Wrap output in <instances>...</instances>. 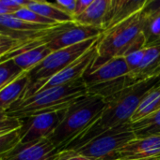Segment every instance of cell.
Instances as JSON below:
<instances>
[{
  "mask_svg": "<svg viewBox=\"0 0 160 160\" xmlns=\"http://www.w3.org/2000/svg\"><path fill=\"white\" fill-rule=\"evenodd\" d=\"M56 160H94L85 156L80 155L79 153L73 150H63L58 152Z\"/></svg>",
  "mask_w": 160,
  "mask_h": 160,
  "instance_id": "f1b7e54d",
  "label": "cell"
},
{
  "mask_svg": "<svg viewBox=\"0 0 160 160\" xmlns=\"http://www.w3.org/2000/svg\"><path fill=\"white\" fill-rule=\"evenodd\" d=\"M143 9L129 19L105 31L97 44L98 55L92 68H97L115 57L127 54L146 48L142 34Z\"/></svg>",
  "mask_w": 160,
  "mask_h": 160,
  "instance_id": "7a4b0ae2",
  "label": "cell"
},
{
  "mask_svg": "<svg viewBox=\"0 0 160 160\" xmlns=\"http://www.w3.org/2000/svg\"><path fill=\"white\" fill-rule=\"evenodd\" d=\"M127 77L131 85L150 79L160 78V45L146 47L145 55L141 66Z\"/></svg>",
  "mask_w": 160,
  "mask_h": 160,
  "instance_id": "5bb4252c",
  "label": "cell"
},
{
  "mask_svg": "<svg viewBox=\"0 0 160 160\" xmlns=\"http://www.w3.org/2000/svg\"><path fill=\"white\" fill-rule=\"evenodd\" d=\"M98 41H99V39L82 56H80L78 59L74 61L71 65H69L67 68L62 69L57 75L52 77L40 89V91L46 90V89L56 87V86L64 85L67 83H71V82H74L75 81L82 79V77L86 73V71L93 67V65L97 59V55H98L97 44H98Z\"/></svg>",
  "mask_w": 160,
  "mask_h": 160,
  "instance_id": "30bf717a",
  "label": "cell"
},
{
  "mask_svg": "<svg viewBox=\"0 0 160 160\" xmlns=\"http://www.w3.org/2000/svg\"><path fill=\"white\" fill-rule=\"evenodd\" d=\"M29 9L39 13L40 15L50 19L58 23H65L74 22V18L58 8L53 5V3H48L45 1H36L30 0L28 5L26 6Z\"/></svg>",
  "mask_w": 160,
  "mask_h": 160,
  "instance_id": "d6986e66",
  "label": "cell"
},
{
  "mask_svg": "<svg viewBox=\"0 0 160 160\" xmlns=\"http://www.w3.org/2000/svg\"><path fill=\"white\" fill-rule=\"evenodd\" d=\"M51 52H53L45 44L32 49L21 55H18L12 60H14L15 64L24 72H28L37 65H39L41 61H43Z\"/></svg>",
  "mask_w": 160,
  "mask_h": 160,
  "instance_id": "ffe728a7",
  "label": "cell"
},
{
  "mask_svg": "<svg viewBox=\"0 0 160 160\" xmlns=\"http://www.w3.org/2000/svg\"><path fill=\"white\" fill-rule=\"evenodd\" d=\"M7 117H8V116H7L6 112H3V111L0 110V121L3 120V119H5V118H7Z\"/></svg>",
  "mask_w": 160,
  "mask_h": 160,
  "instance_id": "1f68e13d",
  "label": "cell"
},
{
  "mask_svg": "<svg viewBox=\"0 0 160 160\" xmlns=\"http://www.w3.org/2000/svg\"><path fill=\"white\" fill-rule=\"evenodd\" d=\"M0 160H1V158H0Z\"/></svg>",
  "mask_w": 160,
  "mask_h": 160,
  "instance_id": "836d02e7",
  "label": "cell"
},
{
  "mask_svg": "<svg viewBox=\"0 0 160 160\" xmlns=\"http://www.w3.org/2000/svg\"><path fill=\"white\" fill-rule=\"evenodd\" d=\"M135 139L136 135L131 123H127L108 129L73 151L94 160H118L119 151Z\"/></svg>",
  "mask_w": 160,
  "mask_h": 160,
  "instance_id": "52a82bcc",
  "label": "cell"
},
{
  "mask_svg": "<svg viewBox=\"0 0 160 160\" xmlns=\"http://www.w3.org/2000/svg\"><path fill=\"white\" fill-rule=\"evenodd\" d=\"M145 51H146V48H143L141 50H138V51L133 52L127 54L126 56H124L125 62H126L128 69H129L128 75L135 72L139 68V67L141 66V64L144 58Z\"/></svg>",
  "mask_w": 160,
  "mask_h": 160,
  "instance_id": "d4e9b609",
  "label": "cell"
},
{
  "mask_svg": "<svg viewBox=\"0 0 160 160\" xmlns=\"http://www.w3.org/2000/svg\"><path fill=\"white\" fill-rule=\"evenodd\" d=\"M99 38L100 37L91 38L81 43L51 52L43 61L27 72L29 82L23 97L16 103H19L38 93L52 77L82 56L99 39Z\"/></svg>",
  "mask_w": 160,
  "mask_h": 160,
  "instance_id": "5b68a950",
  "label": "cell"
},
{
  "mask_svg": "<svg viewBox=\"0 0 160 160\" xmlns=\"http://www.w3.org/2000/svg\"><path fill=\"white\" fill-rule=\"evenodd\" d=\"M160 159V134L135 139L126 143L118 153V160Z\"/></svg>",
  "mask_w": 160,
  "mask_h": 160,
  "instance_id": "8fae6325",
  "label": "cell"
},
{
  "mask_svg": "<svg viewBox=\"0 0 160 160\" xmlns=\"http://www.w3.org/2000/svg\"><path fill=\"white\" fill-rule=\"evenodd\" d=\"M129 69L124 57H115L105 64L90 68L82 80L88 94L99 96L105 99L131 86L128 80Z\"/></svg>",
  "mask_w": 160,
  "mask_h": 160,
  "instance_id": "8992f818",
  "label": "cell"
},
{
  "mask_svg": "<svg viewBox=\"0 0 160 160\" xmlns=\"http://www.w3.org/2000/svg\"><path fill=\"white\" fill-rule=\"evenodd\" d=\"M67 109L21 119L23 127L21 128L20 144H27L42 139H48L62 122Z\"/></svg>",
  "mask_w": 160,
  "mask_h": 160,
  "instance_id": "ba28073f",
  "label": "cell"
},
{
  "mask_svg": "<svg viewBox=\"0 0 160 160\" xmlns=\"http://www.w3.org/2000/svg\"><path fill=\"white\" fill-rule=\"evenodd\" d=\"M137 139L160 134V110L146 118L131 124Z\"/></svg>",
  "mask_w": 160,
  "mask_h": 160,
  "instance_id": "44dd1931",
  "label": "cell"
},
{
  "mask_svg": "<svg viewBox=\"0 0 160 160\" xmlns=\"http://www.w3.org/2000/svg\"><path fill=\"white\" fill-rule=\"evenodd\" d=\"M77 0H58L53 3L55 7L62 10L63 12L71 15L74 18V11H75V6H76Z\"/></svg>",
  "mask_w": 160,
  "mask_h": 160,
  "instance_id": "4316f807",
  "label": "cell"
},
{
  "mask_svg": "<svg viewBox=\"0 0 160 160\" xmlns=\"http://www.w3.org/2000/svg\"><path fill=\"white\" fill-rule=\"evenodd\" d=\"M25 73L14 62L8 60L0 63V91Z\"/></svg>",
  "mask_w": 160,
  "mask_h": 160,
  "instance_id": "7402d4cb",
  "label": "cell"
},
{
  "mask_svg": "<svg viewBox=\"0 0 160 160\" xmlns=\"http://www.w3.org/2000/svg\"><path fill=\"white\" fill-rule=\"evenodd\" d=\"M58 150L49 139H42L27 144H18L3 156L1 160H56Z\"/></svg>",
  "mask_w": 160,
  "mask_h": 160,
  "instance_id": "7c38bea8",
  "label": "cell"
},
{
  "mask_svg": "<svg viewBox=\"0 0 160 160\" xmlns=\"http://www.w3.org/2000/svg\"><path fill=\"white\" fill-rule=\"evenodd\" d=\"M142 34L146 47L160 45V1H150L143 8Z\"/></svg>",
  "mask_w": 160,
  "mask_h": 160,
  "instance_id": "9a60e30c",
  "label": "cell"
},
{
  "mask_svg": "<svg viewBox=\"0 0 160 160\" xmlns=\"http://www.w3.org/2000/svg\"><path fill=\"white\" fill-rule=\"evenodd\" d=\"M160 82V78L150 79L131 85L107 98L103 112L87 129L69 142L63 150H77L93 138L113 128L130 123L131 117L139 107L143 97ZM60 152V151H59Z\"/></svg>",
  "mask_w": 160,
  "mask_h": 160,
  "instance_id": "6da1fadb",
  "label": "cell"
},
{
  "mask_svg": "<svg viewBox=\"0 0 160 160\" xmlns=\"http://www.w3.org/2000/svg\"><path fill=\"white\" fill-rule=\"evenodd\" d=\"M109 4L110 0H93L83 13L74 19V22L77 24L103 29Z\"/></svg>",
  "mask_w": 160,
  "mask_h": 160,
  "instance_id": "2e32d148",
  "label": "cell"
},
{
  "mask_svg": "<svg viewBox=\"0 0 160 160\" xmlns=\"http://www.w3.org/2000/svg\"><path fill=\"white\" fill-rule=\"evenodd\" d=\"M13 16H15L18 19H21L23 21L31 22V23H38V24H44V25H51V26H55V25H58L61 23L56 22L50 19H47L41 15H40L39 13L29 9L28 8L25 7L20 8L19 10H17L15 13H13Z\"/></svg>",
  "mask_w": 160,
  "mask_h": 160,
  "instance_id": "603a6c76",
  "label": "cell"
},
{
  "mask_svg": "<svg viewBox=\"0 0 160 160\" xmlns=\"http://www.w3.org/2000/svg\"><path fill=\"white\" fill-rule=\"evenodd\" d=\"M18 44H19L18 41L8 37L0 35V57H2L3 55L8 53L9 51L14 49Z\"/></svg>",
  "mask_w": 160,
  "mask_h": 160,
  "instance_id": "83f0119b",
  "label": "cell"
},
{
  "mask_svg": "<svg viewBox=\"0 0 160 160\" xmlns=\"http://www.w3.org/2000/svg\"><path fill=\"white\" fill-rule=\"evenodd\" d=\"M16 10L8 7L7 5L4 4L3 0H0V16H3V15H9V14H13L15 13Z\"/></svg>",
  "mask_w": 160,
  "mask_h": 160,
  "instance_id": "4dcf8cb0",
  "label": "cell"
},
{
  "mask_svg": "<svg viewBox=\"0 0 160 160\" xmlns=\"http://www.w3.org/2000/svg\"><path fill=\"white\" fill-rule=\"evenodd\" d=\"M160 110V82L156 84L142 98L133 116L130 123L141 121L152 113Z\"/></svg>",
  "mask_w": 160,
  "mask_h": 160,
  "instance_id": "ac0fdd59",
  "label": "cell"
},
{
  "mask_svg": "<svg viewBox=\"0 0 160 160\" xmlns=\"http://www.w3.org/2000/svg\"><path fill=\"white\" fill-rule=\"evenodd\" d=\"M21 141V128L0 136V158L13 150Z\"/></svg>",
  "mask_w": 160,
  "mask_h": 160,
  "instance_id": "cb8c5ba5",
  "label": "cell"
},
{
  "mask_svg": "<svg viewBox=\"0 0 160 160\" xmlns=\"http://www.w3.org/2000/svg\"><path fill=\"white\" fill-rule=\"evenodd\" d=\"M29 82L27 72L23 73L19 78L0 91V110L7 112L10 107L21 99Z\"/></svg>",
  "mask_w": 160,
  "mask_h": 160,
  "instance_id": "e0dca14e",
  "label": "cell"
},
{
  "mask_svg": "<svg viewBox=\"0 0 160 160\" xmlns=\"http://www.w3.org/2000/svg\"><path fill=\"white\" fill-rule=\"evenodd\" d=\"M103 33L104 30L101 28L81 25L74 22H65L46 45L52 52H56L88 39L100 37Z\"/></svg>",
  "mask_w": 160,
  "mask_h": 160,
  "instance_id": "9c48e42d",
  "label": "cell"
},
{
  "mask_svg": "<svg viewBox=\"0 0 160 160\" xmlns=\"http://www.w3.org/2000/svg\"><path fill=\"white\" fill-rule=\"evenodd\" d=\"M120 160H124V159H120ZM157 160H160V159H157Z\"/></svg>",
  "mask_w": 160,
  "mask_h": 160,
  "instance_id": "d6a6232c",
  "label": "cell"
},
{
  "mask_svg": "<svg viewBox=\"0 0 160 160\" xmlns=\"http://www.w3.org/2000/svg\"><path fill=\"white\" fill-rule=\"evenodd\" d=\"M106 104L105 98L87 94L66 110L62 122L48 138L58 152L96 121Z\"/></svg>",
  "mask_w": 160,
  "mask_h": 160,
  "instance_id": "277c9868",
  "label": "cell"
},
{
  "mask_svg": "<svg viewBox=\"0 0 160 160\" xmlns=\"http://www.w3.org/2000/svg\"><path fill=\"white\" fill-rule=\"evenodd\" d=\"M93 0H77L76 1V6H75V11H74V19L75 17H77L78 15H80L81 13H83L86 8L92 3Z\"/></svg>",
  "mask_w": 160,
  "mask_h": 160,
  "instance_id": "f546056e",
  "label": "cell"
},
{
  "mask_svg": "<svg viewBox=\"0 0 160 160\" xmlns=\"http://www.w3.org/2000/svg\"><path fill=\"white\" fill-rule=\"evenodd\" d=\"M88 94L82 79L71 83L40 91L32 97L16 103L6 113L8 117L24 119L37 114L69 108L75 100Z\"/></svg>",
  "mask_w": 160,
  "mask_h": 160,
  "instance_id": "3957f363",
  "label": "cell"
},
{
  "mask_svg": "<svg viewBox=\"0 0 160 160\" xmlns=\"http://www.w3.org/2000/svg\"><path fill=\"white\" fill-rule=\"evenodd\" d=\"M149 0H110L103 24L104 32L142 10Z\"/></svg>",
  "mask_w": 160,
  "mask_h": 160,
  "instance_id": "4fadbf2b",
  "label": "cell"
},
{
  "mask_svg": "<svg viewBox=\"0 0 160 160\" xmlns=\"http://www.w3.org/2000/svg\"><path fill=\"white\" fill-rule=\"evenodd\" d=\"M23 127V122L21 119L14 117H7L0 121V136L5 135L13 130L19 129Z\"/></svg>",
  "mask_w": 160,
  "mask_h": 160,
  "instance_id": "484cf974",
  "label": "cell"
}]
</instances>
